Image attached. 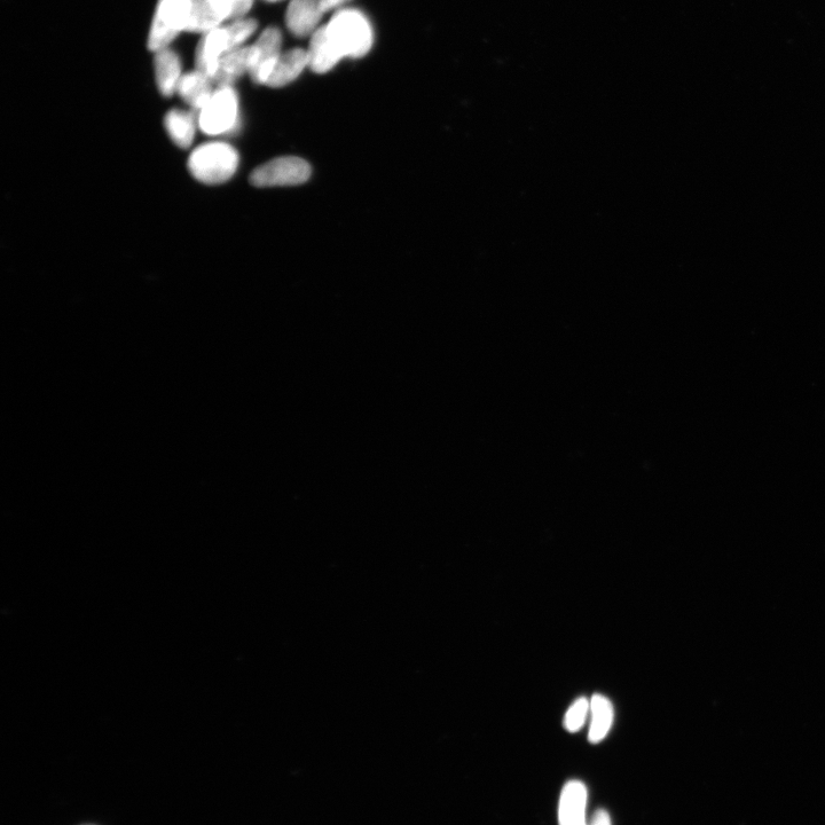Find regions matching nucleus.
<instances>
[{"mask_svg": "<svg viewBox=\"0 0 825 825\" xmlns=\"http://www.w3.org/2000/svg\"><path fill=\"white\" fill-rule=\"evenodd\" d=\"M239 163L237 149L223 141H212L194 149L187 167L198 182L219 185L229 182L237 172Z\"/></svg>", "mask_w": 825, "mask_h": 825, "instance_id": "f257e3e1", "label": "nucleus"}, {"mask_svg": "<svg viewBox=\"0 0 825 825\" xmlns=\"http://www.w3.org/2000/svg\"><path fill=\"white\" fill-rule=\"evenodd\" d=\"M327 30L342 58L364 57L373 46L371 23L357 10L337 12L328 23Z\"/></svg>", "mask_w": 825, "mask_h": 825, "instance_id": "f03ea898", "label": "nucleus"}, {"mask_svg": "<svg viewBox=\"0 0 825 825\" xmlns=\"http://www.w3.org/2000/svg\"><path fill=\"white\" fill-rule=\"evenodd\" d=\"M192 0H159L151 31L148 49L157 52L167 49L176 37L186 31Z\"/></svg>", "mask_w": 825, "mask_h": 825, "instance_id": "7ed1b4c3", "label": "nucleus"}, {"mask_svg": "<svg viewBox=\"0 0 825 825\" xmlns=\"http://www.w3.org/2000/svg\"><path fill=\"white\" fill-rule=\"evenodd\" d=\"M239 98L233 86H218L198 115L199 128L208 136L226 135L237 128Z\"/></svg>", "mask_w": 825, "mask_h": 825, "instance_id": "20e7f679", "label": "nucleus"}, {"mask_svg": "<svg viewBox=\"0 0 825 825\" xmlns=\"http://www.w3.org/2000/svg\"><path fill=\"white\" fill-rule=\"evenodd\" d=\"M311 167L296 156H284L267 162L253 171L250 183L256 187L295 186L308 182Z\"/></svg>", "mask_w": 825, "mask_h": 825, "instance_id": "39448f33", "label": "nucleus"}, {"mask_svg": "<svg viewBox=\"0 0 825 825\" xmlns=\"http://www.w3.org/2000/svg\"><path fill=\"white\" fill-rule=\"evenodd\" d=\"M282 35L275 27L267 28L251 47L249 75L257 84L266 85L281 55Z\"/></svg>", "mask_w": 825, "mask_h": 825, "instance_id": "423d86ee", "label": "nucleus"}, {"mask_svg": "<svg viewBox=\"0 0 825 825\" xmlns=\"http://www.w3.org/2000/svg\"><path fill=\"white\" fill-rule=\"evenodd\" d=\"M231 51L230 37L227 34L226 27L220 26L209 31V33L202 36L198 49H196V69L208 75L212 80L220 59L224 54Z\"/></svg>", "mask_w": 825, "mask_h": 825, "instance_id": "0eeeda50", "label": "nucleus"}, {"mask_svg": "<svg viewBox=\"0 0 825 825\" xmlns=\"http://www.w3.org/2000/svg\"><path fill=\"white\" fill-rule=\"evenodd\" d=\"M588 790L578 780L565 783L559 801V825H588Z\"/></svg>", "mask_w": 825, "mask_h": 825, "instance_id": "6e6552de", "label": "nucleus"}, {"mask_svg": "<svg viewBox=\"0 0 825 825\" xmlns=\"http://www.w3.org/2000/svg\"><path fill=\"white\" fill-rule=\"evenodd\" d=\"M322 14L320 0H292L286 13L287 27L290 33L300 38L313 35Z\"/></svg>", "mask_w": 825, "mask_h": 825, "instance_id": "1a4fd4ad", "label": "nucleus"}, {"mask_svg": "<svg viewBox=\"0 0 825 825\" xmlns=\"http://www.w3.org/2000/svg\"><path fill=\"white\" fill-rule=\"evenodd\" d=\"M308 54L309 67L317 74L328 73L343 59L332 39H330L327 26H322L314 31Z\"/></svg>", "mask_w": 825, "mask_h": 825, "instance_id": "9d476101", "label": "nucleus"}, {"mask_svg": "<svg viewBox=\"0 0 825 825\" xmlns=\"http://www.w3.org/2000/svg\"><path fill=\"white\" fill-rule=\"evenodd\" d=\"M211 78L196 69L194 72L186 73L180 78L177 93L196 112L207 106L214 90H212Z\"/></svg>", "mask_w": 825, "mask_h": 825, "instance_id": "9b49d317", "label": "nucleus"}, {"mask_svg": "<svg viewBox=\"0 0 825 825\" xmlns=\"http://www.w3.org/2000/svg\"><path fill=\"white\" fill-rule=\"evenodd\" d=\"M155 76L157 88L162 96L171 97L177 92L178 83L182 78V62L178 55L169 49L155 52Z\"/></svg>", "mask_w": 825, "mask_h": 825, "instance_id": "f8f14e48", "label": "nucleus"}, {"mask_svg": "<svg viewBox=\"0 0 825 825\" xmlns=\"http://www.w3.org/2000/svg\"><path fill=\"white\" fill-rule=\"evenodd\" d=\"M306 66H309L308 51L295 49L281 53L266 85L270 88H282L295 81Z\"/></svg>", "mask_w": 825, "mask_h": 825, "instance_id": "ddd939ff", "label": "nucleus"}, {"mask_svg": "<svg viewBox=\"0 0 825 825\" xmlns=\"http://www.w3.org/2000/svg\"><path fill=\"white\" fill-rule=\"evenodd\" d=\"M251 47H240L223 55L212 82L218 86H230L249 73Z\"/></svg>", "mask_w": 825, "mask_h": 825, "instance_id": "4468645a", "label": "nucleus"}, {"mask_svg": "<svg viewBox=\"0 0 825 825\" xmlns=\"http://www.w3.org/2000/svg\"><path fill=\"white\" fill-rule=\"evenodd\" d=\"M164 125L169 137L178 147H191L196 131V120L193 113L185 112L182 109H172L165 115Z\"/></svg>", "mask_w": 825, "mask_h": 825, "instance_id": "2eb2a0df", "label": "nucleus"}, {"mask_svg": "<svg viewBox=\"0 0 825 825\" xmlns=\"http://www.w3.org/2000/svg\"><path fill=\"white\" fill-rule=\"evenodd\" d=\"M591 715L588 740L592 744H599L608 736L614 724V706L607 697L595 694L591 699Z\"/></svg>", "mask_w": 825, "mask_h": 825, "instance_id": "dca6fc26", "label": "nucleus"}, {"mask_svg": "<svg viewBox=\"0 0 825 825\" xmlns=\"http://www.w3.org/2000/svg\"><path fill=\"white\" fill-rule=\"evenodd\" d=\"M223 22L222 15L217 12L210 0H192L186 31L204 35L222 26Z\"/></svg>", "mask_w": 825, "mask_h": 825, "instance_id": "f3484780", "label": "nucleus"}, {"mask_svg": "<svg viewBox=\"0 0 825 825\" xmlns=\"http://www.w3.org/2000/svg\"><path fill=\"white\" fill-rule=\"evenodd\" d=\"M591 712V702L585 697H580L570 706L565 713L563 726L569 733H577L584 727L588 713Z\"/></svg>", "mask_w": 825, "mask_h": 825, "instance_id": "a211bd4d", "label": "nucleus"}, {"mask_svg": "<svg viewBox=\"0 0 825 825\" xmlns=\"http://www.w3.org/2000/svg\"><path fill=\"white\" fill-rule=\"evenodd\" d=\"M258 23L254 19H238L234 20L231 25L226 26L227 34L230 37L231 49L237 50L242 47L243 43L248 41V38L255 34Z\"/></svg>", "mask_w": 825, "mask_h": 825, "instance_id": "6ab92c4d", "label": "nucleus"}, {"mask_svg": "<svg viewBox=\"0 0 825 825\" xmlns=\"http://www.w3.org/2000/svg\"><path fill=\"white\" fill-rule=\"evenodd\" d=\"M217 12L225 20H238L253 7L254 0H210Z\"/></svg>", "mask_w": 825, "mask_h": 825, "instance_id": "aec40b11", "label": "nucleus"}, {"mask_svg": "<svg viewBox=\"0 0 825 825\" xmlns=\"http://www.w3.org/2000/svg\"><path fill=\"white\" fill-rule=\"evenodd\" d=\"M588 825H612L610 814L605 809H599Z\"/></svg>", "mask_w": 825, "mask_h": 825, "instance_id": "412c9836", "label": "nucleus"}, {"mask_svg": "<svg viewBox=\"0 0 825 825\" xmlns=\"http://www.w3.org/2000/svg\"><path fill=\"white\" fill-rule=\"evenodd\" d=\"M350 0H320V5L322 11L329 12L335 9H339L344 4H347Z\"/></svg>", "mask_w": 825, "mask_h": 825, "instance_id": "4be33fe9", "label": "nucleus"}, {"mask_svg": "<svg viewBox=\"0 0 825 825\" xmlns=\"http://www.w3.org/2000/svg\"><path fill=\"white\" fill-rule=\"evenodd\" d=\"M266 2L277 3V2H281V0H266Z\"/></svg>", "mask_w": 825, "mask_h": 825, "instance_id": "5701e85b", "label": "nucleus"}]
</instances>
